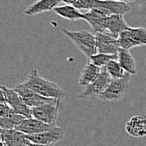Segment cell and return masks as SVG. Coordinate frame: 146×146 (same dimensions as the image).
Returning a JSON list of instances; mask_svg holds the SVG:
<instances>
[{"label":"cell","mask_w":146,"mask_h":146,"mask_svg":"<svg viewBox=\"0 0 146 146\" xmlns=\"http://www.w3.org/2000/svg\"><path fill=\"white\" fill-rule=\"evenodd\" d=\"M22 83L25 87L45 98L61 99L66 96L64 90L57 83L44 79L35 69L30 71L27 78Z\"/></svg>","instance_id":"6da1fadb"},{"label":"cell","mask_w":146,"mask_h":146,"mask_svg":"<svg viewBox=\"0 0 146 146\" xmlns=\"http://www.w3.org/2000/svg\"><path fill=\"white\" fill-rule=\"evenodd\" d=\"M61 31L88 59L98 53L96 35L94 33L87 30L70 31L66 29H61Z\"/></svg>","instance_id":"7a4b0ae2"},{"label":"cell","mask_w":146,"mask_h":146,"mask_svg":"<svg viewBox=\"0 0 146 146\" xmlns=\"http://www.w3.org/2000/svg\"><path fill=\"white\" fill-rule=\"evenodd\" d=\"M129 81L130 73L127 72L123 75V76L120 78L112 79L108 88L99 96L98 98L111 102H116L120 100L128 91Z\"/></svg>","instance_id":"3957f363"},{"label":"cell","mask_w":146,"mask_h":146,"mask_svg":"<svg viewBox=\"0 0 146 146\" xmlns=\"http://www.w3.org/2000/svg\"><path fill=\"white\" fill-rule=\"evenodd\" d=\"M117 41L120 48L129 50L133 47L146 45V29L129 27L119 35Z\"/></svg>","instance_id":"277c9868"},{"label":"cell","mask_w":146,"mask_h":146,"mask_svg":"<svg viewBox=\"0 0 146 146\" xmlns=\"http://www.w3.org/2000/svg\"><path fill=\"white\" fill-rule=\"evenodd\" d=\"M111 76L108 73L104 67H102L101 72L98 76L90 84L86 86L83 92L76 96V98H99V96L108 88V84L112 81Z\"/></svg>","instance_id":"5b68a950"},{"label":"cell","mask_w":146,"mask_h":146,"mask_svg":"<svg viewBox=\"0 0 146 146\" xmlns=\"http://www.w3.org/2000/svg\"><path fill=\"white\" fill-rule=\"evenodd\" d=\"M60 99H54L53 101L44 104L31 108L32 117L39 119L45 123L56 125L59 111V104Z\"/></svg>","instance_id":"8992f818"},{"label":"cell","mask_w":146,"mask_h":146,"mask_svg":"<svg viewBox=\"0 0 146 146\" xmlns=\"http://www.w3.org/2000/svg\"><path fill=\"white\" fill-rule=\"evenodd\" d=\"M0 88H2L4 92L6 102L10 106V108L13 109L15 113L23 115L25 117H32L31 108L25 103L15 89H10L4 86H1Z\"/></svg>","instance_id":"52a82bcc"},{"label":"cell","mask_w":146,"mask_h":146,"mask_svg":"<svg viewBox=\"0 0 146 146\" xmlns=\"http://www.w3.org/2000/svg\"><path fill=\"white\" fill-rule=\"evenodd\" d=\"M109 15L99 9H92L87 13H84V20L90 25L92 33L106 32L107 23Z\"/></svg>","instance_id":"ba28073f"},{"label":"cell","mask_w":146,"mask_h":146,"mask_svg":"<svg viewBox=\"0 0 146 146\" xmlns=\"http://www.w3.org/2000/svg\"><path fill=\"white\" fill-rule=\"evenodd\" d=\"M25 137L31 143L40 145H51L56 144L63 139L62 129L54 126L49 130L41 132L39 133L25 134Z\"/></svg>","instance_id":"9c48e42d"},{"label":"cell","mask_w":146,"mask_h":146,"mask_svg":"<svg viewBox=\"0 0 146 146\" xmlns=\"http://www.w3.org/2000/svg\"><path fill=\"white\" fill-rule=\"evenodd\" d=\"M15 90L20 96V98L23 99L25 103L27 104L30 108L37 107V106L44 104L46 102H51L54 99H56V98H50L43 97V96L36 93L33 90L25 87L23 83L17 85L15 88Z\"/></svg>","instance_id":"30bf717a"},{"label":"cell","mask_w":146,"mask_h":146,"mask_svg":"<svg viewBox=\"0 0 146 146\" xmlns=\"http://www.w3.org/2000/svg\"><path fill=\"white\" fill-rule=\"evenodd\" d=\"M97 41V50L98 53L104 54H116L119 50L117 38L111 35L107 32L95 33Z\"/></svg>","instance_id":"8fae6325"},{"label":"cell","mask_w":146,"mask_h":146,"mask_svg":"<svg viewBox=\"0 0 146 146\" xmlns=\"http://www.w3.org/2000/svg\"><path fill=\"white\" fill-rule=\"evenodd\" d=\"M106 11L109 15H125L130 11V6L126 2L117 0H94L93 8Z\"/></svg>","instance_id":"7c38bea8"},{"label":"cell","mask_w":146,"mask_h":146,"mask_svg":"<svg viewBox=\"0 0 146 146\" xmlns=\"http://www.w3.org/2000/svg\"><path fill=\"white\" fill-rule=\"evenodd\" d=\"M54 126L56 125L45 123L39 119L31 117H25V119H23L15 127V129L22 132L25 134H33V133H39L41 132L49 130Z\"/></svg>","instance_id":"4fadbf2b"},{"label":"cell","mask_w":146,"mask_h":146,"mask_svg":"<svg viewBox=\"0 0 146 146\" xmlns=\"http://www.w3.org/2000/svg\"><path fill=\"white\" fill-rule=\"evenodd\" d=\"M2 134L3 142L8 146H25L31 143L25 137V133L16 129H2L0 130Z\"/></svg>","instance_id":"5bb4252c"},{"label":"cell","mask_w":146,"mask_h":146,"mask_svg":"<svg viewBox=\"0 0 146 146\" xmlns=\"http://www.w3.org/2000/svg\"><path fill=\"white\" fill-rule=\"evenodd\" d=\"M125 129L133 137L142 138L146 136V116H133L127 122Z\"/></svg>","instance_id":"9a60e30c"},{"label":"cell","mask_w":146,"mask_h":146,"mask_svg":"<svg viewBox=\"0 0 146 146\" xmlns=\"http://www.w3.org/2000/svg\"><path fill=\"white\" fill-rule=\"evenodd\" d=\"M123 15H111L108 16V23H107V33L118 38L119 35L126 29L129 28L127 25Z\"/></svg>","instance_id":"2e32d148"},{"label":"cell","mask_w":146,"mask_h":146,"mask_svg":"<svg viewBox=\"0 0 146 146\" xmlns=\"http://www.w3.org/2000/svg\"><path fill=\"white\" fill-rule=\"evenodd\" d=\"M60 2V0H38L27 8L25 11V15L32 16L47 11H51L58 5Z\"/></svg>","instance_id":"e0dca14e"},{"label":"cell","mask_w":146,"mask_h":146,"mask_svg":"<svg viewBox=\"0 0 146 146\" xmlns=\"http://www.w3.org/2000/svg\"><path fill=\"white\" fill-rule=\"evenodd\" d=\"M101 70L102 67H99L91 61H88L81 73V76L78 81L79 86L86 87L87 85L92 83L98 76L99 73L101 72Z\"/></svg>","instance_id":"ac0fdd59"},{"label":"cell","mask_w":146,"mask_h":146,"mask_svg":"<svg viewBox=\"0 0 146 146\" xmlns=\"http://www.w3.org/2000/svg\"><path fill=\"white\" fill-rule=\"evenodd\" d=\"M53 11L59 16L71 21L84 19V14L81 13L77 8L72 4H66L63 6H56Z\"/></svg>","instance_id":"d6986e66"},{"label":"cell","mask_w":146,"mask_h":146,"mask_svg":"<svg viewBox=\"0 0 146 146\" xmlns=\"http://www.w3.org/2000/svg\"><path fill=\"white\" fill-rule=\"evenodd\" d=\"M117 60L125 72L130 74L136 73L135 60L129 50L119 48L117 52Z\"/></svg>","instance_id":"ffe728a7"},{"label":"cell","mask_w":146,"mask_h":146,"mask_svg":"<svg viewBox=\"0 0 146 146\" xmlns=\"http://www.w3.org/2000/svg\"><path fill=\"white\" fill-rule=\"evenodd\" d=\"M25 117L18 113H11L6 116L0 117V129H15V127Z\"/></svg>","instance_id":"44dd1931"},{"label":"cell","mask_w":146,"mask_h":146,"mask_svg":"<svg viewBox=\"0 0 146 146\" xmlns=\"http://www.w3.org/2000/svg\"><path fill=\"white\" fill-rule=\"evenodd\" d=\"M108 73L111 76V77L113 79H117L120 78L122 76H123V75L125 74V71L123 70V68L121 66V65L119 64L117 59L115 60H111L105 66H103Z\"/></svg>","instance_id":"7402d4cb"},{"label":"cell","mask_w":146,"mask_h":146,"mask_svg":"<svg viewBox=\"0 0 146 146\" xmlns=\"http://www.w3.org/2000/svg\"><path fill=\"white\" fill-rule=\"evenodd\" d=\"M117 59V54H104V53H97L89 58V61L95 64L99 67L105 66L111 60Z\"/></svg>","instance_id":"603a6c76"},{"label":"cell","mask_w":146,"mask_h":146,"mask_svg":"<svg viewBox=\"0 0 146 146\" xmlns=\"http://www.w3.org/2000/svg\"><path fill=\"white\" fill-rule=\"evenodd\" d=\"M93 2L94 0H76L73 3L76 8L78 9H92L93 8Z\"/></svg>","instance_id":"cb8c5ba5"},{"label":"cell","mask_w":146,"mask_h":146,"mask_svg":"<svg viewBox=\"0 0 146 146\" xmlns=\"http://www.w3.org/2000/svg\"><path fill=\"white\" fill-rule=\"evenodd\" d=\"M15 112L13 111V109L10 108V106L5 102H0V117H3V116H6V115H9V114H11V113H14Z\"/></svg>","instance_id":"d4e9b609"},{"label":"cell","mask_w":146,"mask_h":146,"mask_svg":"<svg viewBox=\"0 0 146 146\" xmlns=\"http://www.w3.org/2000/svg\"><path fill=\"white\" fill-rule=\"evenodd\" d=\"M0 102H6V98H5V94L2 88H0Z\"/></svg>","instance_id":"484cf974"},{"label":"cell","mask_w":146,"mask_h":146,"mask_svg":"<svg viewBox=\"0 0 146 146\" xmlns=\"http://www.w3.org/2000/svg\"><path fill=\"white\" fill-rule=\"evenodd\" d=\"M30 146H55V144H51V145H40V144H34V143H30Z\"/></svg>","instance_id":"4316f807"},{"label":"cell","mask_w":146,"mask_h":146,"mask_svg":"<svg viewBox=\"0 0 146 146\" xmlns=\"http://www.w3.org/2000/svg\"><path fill=\"white\" fill-rule=\"evenodd\" d=\"M60 1L63 2V3H65L66 4H73L76 2V0H60Z\"/></svg>","instance_id":"83f0119b"},{"label":"cell","mask_w":146,"mask_h":146,"mask_svg":"<svg viewBox=\"0 0 146 146\" xmlns=\"http://www.w3.org/2000/svg\"><path fill=\"white\" fill-rule=\"evenodd\" d=\"M117 1H123V2L129 3V2H133V1H134V0H117Z\"/></svg>","instance_id":"f1b7e54d"},{"label":"cell","mask_w":146,"mask_h":146,"mask_svg":"<svg viewBox=\"0 0 146 146\" xmlns=\"http://www.w3.org/2000/svg\"><path fill=\"white\" fill-rule=\"evenodd\" d=\"M0 146H8L4 142H0Z\"/></svg>","instance_id":"f546056e"},{"label":"cell","mask_w":146,"mask_h":146,"mask_svg":"<svg viewBox=\"0 0 146 146\" xmlns=\"http://www.w3.org/2000/svg\"><path fill=\"white\" fill-rule=\"evenodd\" d=\"M25 146H30V145H25Z\"/></svg>","instance_id":"4dcf8cb0"},{"label":"cell","mask_w":146,"mask_h":146,"mask_svg":"<svg viewBox=\"0 0 146 146\" xmlns=\"http://www.w3.org/2000/svg\"><path fill=\"white\" fill-rule=\"evenodd\" d=\"M0 130H1V129H0Z\"/></svg>","instance_id":"1f68e13d"}]
</instances>
